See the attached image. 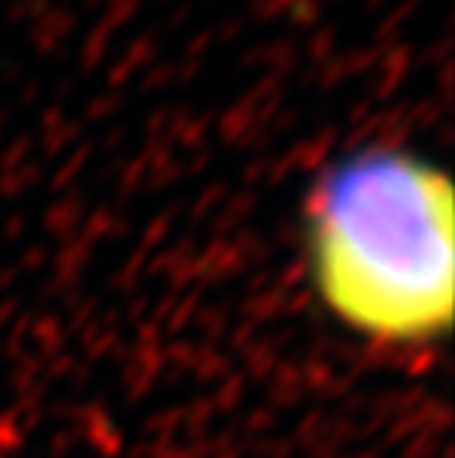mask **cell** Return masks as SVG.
I'll list each match as a JSON object with an SVG mask.
<instances>
[{
    "label": "cell",
    "instance_id": "1",
    "mask_svg": "<svg viewBox=\"0 0 455 458\" xmlns=\"http://www.w3.org/2000/svg\"><path fill=\"white\" fill-rule=\"evenodd\" d=\"M305 255L337 323L387 346L447 337L455 314V187L417 151L367 145L311 183Z\"/></svg>",
    "mask_w": 455,
    "mask_h": 458
}]
</instances>
